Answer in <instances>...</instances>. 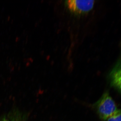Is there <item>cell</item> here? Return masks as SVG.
I'll return each mask as SVG.
<instances>
[{"label": "cell", "instance_id": "5b68a950", "mask_svg": "<svg viewBox=\"0 0 121 121\" xmlns=\"http://www.w3.org/2000/svg\"><path fill=\"white\" fill-rule=\"evenodd\" d=\"M107 121H121V109L117 110L108 118Z\"/></svg>", "mask_w": 121, "mask_h": 121}, {"label": "cell", "instance_id": "277c9868", "mask_svg": "<svg viewBox=\"0 0 121 121\" xmlns=\"http://www.w3.org/2000/svg\"><path fill=\"white\" fill-rule=\"evenodd\" d=\"M27 116L17 110L11 111L0 118V121H27Z\"/></svg>", "mask_w": 121, "mask_h": 121}, {"label": "cell", "instance_id": "3957f363", "mask_svg": "<svg viewBox=\"0 0 121 121\" xmlns=\"http://www.w3.org/2000/svg\"><path fill=\"white\" fill-rule=\"evenodd\" d=\"M111 86L121 94V60L113 68L109 75Z\"/></svg>", "mask_w": 121, "mask_h": 121}, {"label": "cell", "instance_id": "7a4b0ae2", "mask_svg": "<svg viewBox=\"0 0 121 121\" xmlns=\"http://www.w3.org/2000/svg\"><path fill=\"white\" fill-rule=\"evenodd\" d=\"M94 0H69L66 1L68 8L71 12L76 14L86 13L91 11L94 7Z\"/></svg>", "mask_w": 121, "mask_h": 121}, {"label": "cell", "instance_id": "6da1fadb", "mask_svg": "<svg viewBox=\"0 0 121 121\" xmlns=\"http://www.w3.org/2000/svg\"><path fill=\"white\" fill-rule=\"evenodd\" d=\"M93 108L103 121L108 119L117 109L114 101L107 91L93 105Z\"/></svg>", "mask_w": 121, "mask_h": 121}]
</instances>
